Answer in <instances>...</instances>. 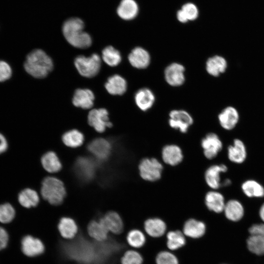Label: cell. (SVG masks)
Returning a JSON list of instances; mask_svg holds the SVG:
<instances>
[{
  "mask_svg": "<svg viewBox=\"0 0 264 264\" xmlns=\"http://www.w3.org/2000/svg\"><path fill=\"white\" fill-rule=\"evenodd\" d=\"M8 236L6 231L0 227V250L5 248L7 244Z\"/></svg>",
  "mask_w": 264,
  "mask_h": 264,
  "instance_id": "obj_44",
  "label": "cell"
},
{
  "mask_svg": "<svg viewBox=\"0 0 264 264\" xmlns=\"http://www.w3.org/2000/svg\"><path fill=\"white\" fill-rule=\"evenodd\" d=\"M18 200L22 206L25 208H31L37 205L39 201V197L35 191L27 188L20 193Z\"/></svg>",
  "mask_w": 264,
  "mask_h": 264,
  "instance_id": "obj_35",
  "label": "cell"
},
{
  "mask_svg": "<svg viewBox=\"0 0 264 264\" xmlns=\"http://www.w3.org/2000/svg\"><path fill=\"white\" fill-rule=\"evenodd\" d=\"M164 168V164L161 160L154 157H146L138 163V174L142 180L154 182L161 179Z\"/></svg>",
  "mask_w": 264,
  "mask_h": 264,
  "instance_id": "obj_3",
  "label": "cell"
},
{
  "mask_svg": "<svg viewBox=\"0 0 264 264\" xmlns=\"http://www.w3.org/2000/svg\"><path fill=\"white\" fill-rule=\"evenodd\" d=\"M134 101L141 110L146 111L153 106L155 101V96L150 89L143 88L136 91L134 95Z\"/></svg>",
  "mask_w": 264,
  "mask_h": 264,
  "instance_id": "obj_21",
  "label": "cell"
},
{
  "mask_svg": "<svg viewBox=\"0 0 264 264\" xmlns=\"http://www.w3.org/2000/svg\"><path fill=\"white\" fill-rule=\"evenodd\" d=\"M243 193L249 198H262L264 197V187L258 182L247 180L242 185Z\"/></svg>",
  "mask_w": 264,
  "mask_h": 264,
  "instance_id": "obj_33",
  "label": "cell"
},
{
  "mask_svg": "<svg viewBox=\"0 0 264 264\" xmlns=\"http://www.w3.org/2000/svg\"><path fill=\"white\" fill-rule=\"evenodd\" d=\"M227 67V62L223 57L215 55L210 57L206 62V70L213 76H218L223 73Z\"/></svg>",
  "mask_w": 264,
  "mask_h": 264,
  "instance_id": "obj_29",
  "label": "cell"
},
{
  "mask_svg": "<svg viewBox=\"0 0 264 264\" xmlns=\"http://www.w3.org/2000/svg\"><path fill=\"white\" fill-rule=\"evenodd\" d=\"M177 18L180 22L182 23H185L188 21L181 9L178 11L177 13Z\"/></svg>",
  "mask_w": 264,
  "mask_h": 264,
  "instance_id": "obj_46",
  "label": "cell"
},
{
  "mask_svg": "<svg viewBox=\"0 0 264 264\" xmlns=\"http://www.w3.org/2000/svg\"><path fill=\"white\" fill-rule=\"evenodd\" d=\"M7 147L8 144L6 138L0 133V154L5 152Z\"/></svg>",
  "mask_w": 264,
  "mask_h": 264,
  "instance_id": "obj_45",
  "label": "cell"
},
{
  "mask_svg": "<svg viewBox=\"0 0 264 264\" xmlns=\"http://www.w3.org/2000/svg\"><path fill=\"white\" fill-rule=\"evenodd\" d=\"M101 219L109 232L117 236L124 233V222L122 216L118 212H109Z\"/></svg>",
  "mask_w": 264,
  "mask_h": 264,
  "instance_id": "obj_15",
  "label": "cell"
},
{
  "mask_svg": "<svg viewBox=\"0 0 264 264\" xmlns=\"http://www.w3.org/2000/svg\"><path fill=\"white\" fill-rule=\"evenodd\" d=\"M155 263V264H179V260L174 252L166 249L157 254Z\"/></svg>",
  "mask_w": 264,
  "mask_h": 264,
  "instance_id": "obj_39",
  "label": "cell"
},
{
  "mask_svg": "<svg viewBox=\"0 0 264 264\" xmlns=\"http://www.w3.org/2000/svg\"><path fill=\"white\" fill-rule=\"evenodd\" d=\"M74 65L82 76L91 78L96 76L100 70L101 59L96 53L89 57L80 55L75 58Z\"/></svg>",
  "mask_w": 264,
  "mask_h": 264,
  "instance_id": "obj_5",
  "label": "cell"
},
{
  "mask_svg": "<svg viewBox=\"0 0 264 264\" xmlns=\"http://www.w3.org/2000/svg\"><path fill=\"white\" fill-rule=\"evenodd\" d=\"M143 231L149 237L159 238L166 235L167 226L165 221L160 218L151 217L144 222Z\"/></svg>",
  "mask_w": 264,
  "mask_h": 264,
  "instance_id": "obj_11",
  "label": "cell"
},
{
  "mask_svg": "<svg viewBox=\"0 0 264 264\" xmlns=\"http://www.w3.org/2000/svg\"><path fill=\"white\" fill-rule=\"evenodd\" d=\"M63 183L59 179L47 177L44 179L41 187L43 198L50 204L58 205L62 202L66 195Z\"/></svg>",
  "mask_w": 264,
  "mask_h": 264,
  "instance_id": "obj_4",
  "label": "cell"
},
{
  "mask_svg": "<svg viewBox=\"0 0 264 264\" xmlns=\"http://www.w3.org/2000/svg\"><path fill=\"white\" fill-rule=\"evenodd\" d=\"M168 124L170 128L182 134L187 133L194 123L193 116L183 110H173L168 114Z\"/></svg>",
  "mask_w": 264,
  "mask_h": 264,
  "instance_id": "obj_6",
  "label": "cell"
},
{
  "mask_svg": "<svg viewBox=\"0 0 264 264\" xmlns=\"http://www.w3.org/2000/svg\"><path fill=\"white\" fill-rule=\"evenodd\" d=\"M200 146L205 158L212 161L222 151L223 143L218 134L211 132L207 133L202 138Z\"/></svg>",
  "mask_w": 264,
  "mask_h": 264,
  "instance_id": "obj_7",
  "label": "cell"
},
{
  "mask_svg": "<svg viewBox=\"0 0 264 264\" xmlns=\"http://www.w3.org/2000/svg\"><path fill=\"white\" fill-rule=\"evenodd\" d=\"M246 155L245 146L240 139H234L233 144L227 148V156L229 160L232 162L242 163L245 160Z\"/></svg>",
  "mask_w": 264,
  "mask_h": 264,
  "instance_id": "obj_24",
  "label": "cell"
},
{
  "mask_svg": "<svg viewBox=\"0 0 264 264\" xmlns=\"http://www.w3.org/2000/svg\"><path fill=\"white\" fill-rule=\"evenodd\" d=\"M181 230L187 238L197 240L205 235L206 225L202 220L191 218L184 222Z\"/></svg>",
  "mask_w": 264,
  "mask_h": 264,
  "instance_id": "obj_14",
  "label": "cell"
},
{
  "mask_svg": "<svg viewBox=\"0 0 264 264\" xmlns=\"http://www.w3.org/2000/svg\"><path fill=\"white\" fill-rule=\"evenodd\" d=\"M204 202L208 211L220 214L223 213L226 201L221 193L216 190L210 189L204 196Z\"/></svg>",
  "mask_w": 264,
  "mask_h": 264,
  "instance_id": "obj_13",
  "label": "cell"
},
{
  "mask_svg": "<svg viewBox=\"0 0 264 264\" xmlns=\"http://www.w3.org/2000/svg\"><path fill=\"white\" fill-rule=\"evenodd\" d=\"M259 215L262 221L264 223V202L260 208Z\"/></svg>",
  "mask_w": 264,
  "mask_h": 264,
  "instance_id": "obj_47",
  "label": "cell"
},
{
  "mask_svg": "<svg viewBox=\"0 0 264 264\" xmlns=\"http://www.w3.org/2000/svg\"><path fill=\"white\" fill-rule=\"evenodd\" d=\"M181 10L183 11L188 21H194L198 18V10L193 3L185 4L182 6Z\"/></svg>",
  "mask_w": 264,
  "mask_h": 264,
  "instance_id": "obj_41",
  "label": "cell"
},
{
  "mask_svg": "<svg viewBox=\"0 0 264 264\" xmlns=\"http://www.w3.org/2000/svg\"><path fill=\"white\" fill-rule=\"evenodd\" d=\"M88 151L98 159L104 160L110 154V143L104 138H97L92 141L88 145Z\"/></svg>",
  "mask_w": 264,
  "mask_h": 264,
  "instance_id": "obj_19",
  "label": "cell"
},
{
  "mask_svg": "<svg viewBox=\"0 0 264 264\" xmlns=\"http://www.w3.org/2000/svg\"><path fill=\"white\" fill-rule=\"evenodd\" d=\"M143 258L138 250L129 248L120 258V264H143Z\"/></svg>",
  "mask_w": 264,
  "mask_h": 264,
  "instance_id": "obj_38",
  "label": "cell"
},
{
  "mask_svg": "<svg viewBox=\"0 0 264 264\" xmlns=\"http://www.w3.org/2000/svg\"><path fill=\"white\" fill-rule=\"evenodd\" d=\"M105 87L110 94L122 95L127 90V83L121 76L115 74L108 78Z\"/></svg>",
  "mask_w": 264,
  "mask_h": 264,
  "instance_id": "obj_26",
  "label": "cell"
},
{
  "mask_svg": "<svg viewBox=\"0 0 264 264\" xmlns=\"http://www.w3.org/2000/svg\"><path fill=\"white\" fill-rule=\"evenodd\" d=\"M128 60L133 67L138 69H144L149 66L151 56L146 49L140 46H137L129 54Z\"/></svg>",
  "mask_w": 264,
  "mask_h": 264,
  "instance_id": "obj_17",
  "label": "cell"
},
{
  "mask_svg": "<svg viewBox=\"0 0 264 264\" xmlns=\"http://www.w3.org/2000/svg\"><path fill=\"white\" fill-rule=\"evenodd\" d=\"M185 67L181 64L173 63L164 70V78L166 82L172 87L181 86L185 82Z\"/></svg>",
  "mask_w": 264,
  "mask_h": 264,
  "instance_id": "obj_12",
  "label": "cell"
},
{
  "mask_svg": "<svg viewBox=\"0 0 264 264\" xmlns=\"http://www.w3.org/2000/svg\"><path fill=\"white\" fill-rule=\"evenodd\" d=\"M88 232L91 238L98 242L106 240L110 233L101 219L91 221L88 226Z\"/></svg>",
  "mask_w": 264,
  "mask_h": 264,
  "instance_id": "obj_28",
  "label": "cell"
},
{
  "mask_svg": "<svg viewBox=\"0 0 264 264\" xmlns=\"http://www.w3.org/2000/svg\"><path fill=\"white\" fill-rule=\"evenodd\" d=\"M239 115L237 110L232 107H228L218 115L220 126L226 130H232L237 125Z\"/></svg>",
  "mask_w": 264,
  "mask_h": 264,
  "instance_id": "obj_22",
  "label": "cell"
},
{
  "mask_svg": "<svg viewBox=\"0 0 264 264\" xmlns=\"http://www.w3.org/2000/svg\"><path fill=\"white\" fill-rule=\"evenodd\" d=\"M184 154L181 148L176 144L164 145L161 151V160L166 165L176 167L183 161Z\"/></svg>",
  "mask_w": 264,
  "mask_h": 264,
  "instance_id": "obj_9",
  "label": "cell"
},
{
  "mask_svg": "<svg viewBox=\"0 0 264 264\" xmlns=\"http://www.w3.org/2000/svg\"><path fill=\"white\" fill-rule=\"evenodd\" d=\"M228 170L227 166L224 164H212L205 170L204 178L206 184L210 189L216 190L221 188L222 174Z\"/></svg>",
  "mask_w": 264,
  "mask_h": 264,
  "instance_id": "obj_8",
  "label": "cell"
},
{
  "mask_svg": "<svg viewBox=\"0 0 264 264\" xmlns=\"http://www.w3.org/2000/svg\"><path fill=\"white\" fill-rule=\"evenodd\" d=\"M84 137L83 134L79 131L72 130L64 134L62 140L67 146L71 148H76L80 146L83 143Z\"/></svg>",
  "mask_w": 264,
  "mask_h": 264,
  "instance_id": "obj_36",
  "label": "cell"
},
{
  "mask_svg": "<svg viewBox=\"0 0 264 264\" xmlns=\"http://www.w3.org/2000/svg\"><path fill=\"white\" fill-rule=\"evenodd\" d=\"M12 71L10 66L5 61L0 60V82L10 78Z\"/></svg>",
  "mask_w": 264,
  "mask_h": 264,
  "instance_id": "obj_42",
  "label": "cell"
},
{
  "mask_svg": "<svg viewBox=\"0 0 264 264\" xmlns=\"http://www.w3.org/2000/svg\"></svg>",
  "mask_w": 264,
  "mask_h": 264,
  "instance_id": "obj_48",
  "label": "cell"
},
{
  "mask_svg": "<svg viewBox=\"0 0 264 264\" xmlns=\"http://www.w3.org/2000/svg\"><path fill=\"white\" fill-rule=\"evenodd\" d=\"M102 54L103 61L110 66H116L121 61L122 58L120 53L111 46L105 47L103 50Z\"/></svg>",
  "mask_w": 264,
  "mask_h": 264,
  "instance_id": "obj_37",
  "label": "cell"
},
{
  "mask_svg": "<svg viewBox=\"0 0 264 264\" xmlns=\"http://www.w3.org/2000/svg\"><path fill=\"white\" fill-rule=\"evenodd\" d=\"M109 113L104 108L93 109L88 114V123L99 132H104L106 128H111L112 123L109 121Z\"/></svg>",
  "mask_w": 264,
  "mask_h": 264,
  "instance_id": "obj_10",
  "label": "cell"
},
{
  "mask_svg": "<svg viewBox=\"0 0 264 264\" xmlns=\"http://www.w3.org/2000/svg\"><path fill=\"white\" fill-rule=\"evenodd\" d=\"M138 12V7L134 0H122L117 9L118 16L123 20L134 19Z\"/></svg>",
  "mask_w": 264,
  "mask_h": 264,
  "instance_id": "obj_31",
  "label": "cell"
},
{
  "mask_svg": "<svg viewBox=\"0 0 264 264\" xmlns=\"http://www.w3.org/2000/svg\"><path fill=\"white\" fill-rule=\"evenodd\" d=\"M22 250L28 257H35L43 254L45 250L44 244L40 239L27 235L22 241Z\"/></svg>",
  "mask_w": 264,
  "mask_h": 264,
  "instance_id": "obj_16",
  "label": "cell"
},
{
  "mask_svg": "<svg viewBox=\"0 0 264 264\" xmlns=\"http://www.w3.org/2000/svg\"><path fill=\"white\" fill-rule=\"evenodd\" d=\"M53 62L50 57L43 50L36 49L26 56L24 63L25 71L36 78L46 77L52 70Z\"/></svg>",
  "mask_w": 264,
  "mask_h": 264,
  "instance_id": "obj_2",
  "label": "cell"
},
{
  "mask_svg": "<svg viewBox=\"0 0 264 264\" xmlns=\"http://www.w3.org/2000/svg\"><path fill=\"white\" fill-rule=\"evenodd\" d=\"M165 237L167 249L173 252L182 248L187 242V238L181 230L168 231Z\"/></svg>",
  "mask_w": 264,
  "mask_h": 264,
  "instance_id": "obj_23",
  "label": "cell"
},
{
  "mask_svg": "<svg viewBox=\"0 0 264 264\" xmlns=\"http://www.w3.org/2000/svg\"><path fill=\"white\" fill-rule=\"evenodd\" d=\"M249 235L264 236V223L257 222L252 224L248 228Z\"/></svg>",
  "mask_w": 264,
  "mask_h": 264,
  "instance_id": "obj_43",
  "label": "cell"
},
{
  "mask_svg": "<svg viewBox=\"0 0 264 264\" xmlns=\"http://www.w3.org/2000/svg\"><path fill=\"white\" fill-rule=\"evenodd\" d=\"M41 162L44 169L49 173L57 172L62 167L59 158L53 152L45 154L42 157Z\"/></svg>",
  "mask_w": 264,
  "mask_h": 264,
  "instance_id": "obj_34",
  "label": "cell"
},
{
  "mask_svg": "<svg viewBox=\"0 0 264 264\" xmlns=\"http://www.w3.org/2000/svg\"><path fill=\"white\" fill-rule=\"evenodd\" d=\"M58 229L63 238L71 239L76 235L78 228L76 223L72 219L63 217L59 222Z\"/></svg>",
  "mask_w": 264,
  "mask_h": 264,
  "instance_id": "obj_30",
  "label": "cell"
},
{
  "mask_svg": "<svg viewBox=\"0 0 264 264\" xmlns=\"http://www.w3.org/2000/svg\"><path fill=\"white\" fill-rule=\"evenodd\" d=\"M95 168V163L92 159L87 157L79 158L75 165L76 174L85 180H90L93 177Z\"/></svg>",
  "mask_w": 264,
  "mask_h": 264,
  "instance_id": "obj_20",
  "label": "cell"
},
{
  "mask_svg": "<svg viewBox=\"0 0 264 264\" xmlns=\"http://www.w3.org/2000/svg\"><path fill=\"white\" fill-rule=\"evenodd\" d=\"M94 100V95L92 91L87 88H78L74 92L72 103L76 107L88 109L93 106Z\"/></svg>",
  "mask_w": 264,
  "mask_h": 264,
  "instance_id": "obj_25",
  "label": "cell"
},
{
  "mask_svg": "<svg viewBox=\"0 0 264 264\" xmlns=\"http://www.w3.org/2000/svg\"><path fill=\"white\" fill-rule=\"evenodd\" d=\"M248 250L257 256H264V236L249 235L246 240Z\"/></svg>",
  "mask_w": 264,
  "mask_h": 264,
  "instance_id": "obj_32",
  "label": "cell"
},
{
  "mask_svg": "<svg viewBox=\"0 0 264 264\" xmlns=\"http://www.w3.org/2000/svg\"><path fill=\"white\" fill-rule=\"evenodd\" d=\"M223 214L228 221L237 222L243 218L244 209L239 201L236 199H230L225 203Z\"/></svg>",
  "mask_w": 264,
  "mask_h": 264,
  "instance_id": "obj_18",
  "label": "cell"
},
{
  "mask_svg": "<svg viewBox=\"0 0 264 264\" xmlns=\"http://www.w3.org/2000/svg\"><path fill=\"white\" fill-rule=\"evenodd\" d=\"M15 211L13 207L9 203L0 205V222L7 223L11 222L14 218Z\"/></svg>",
  "mask_w": 264,
  "mask_h": 264,
  "instance_id": "obj_40",
  "label": "cell"
},
{
  "mask_svg": "<svg viewBox=\"0 0 264 264\" xmlns=\"http://www.w3.org/2000/svg\"><path fill=\"white\" fill-rule=\"evenodd\" d=\"M126 241L128 245L134 249H140L145 244L147 235L143 230L133 228L129 230L126 235Z\"/></svg>",
  "mask_w": 264,
  "mask_h": 264,
  "instance_id": "obj_27",
  "label": "cell"
},
{
  "mask_svg": "<svg viewBox=\"0 0 264 264\" xmlns=\"http://www.w3.org/2000/svg\"><path fill=\"white\" fill-rule=\"evenodd\" d=\"M83 21L78 18L66 21L62 27L63 35L66 40L72 46L78 48H87L92 43L90 36L83 31Z\"/></svg>",
  "mask_w": 264,
  "mask_h": 264,
  "instance_id": "obj_1",
  "label": "cell"
}]
</instances>
